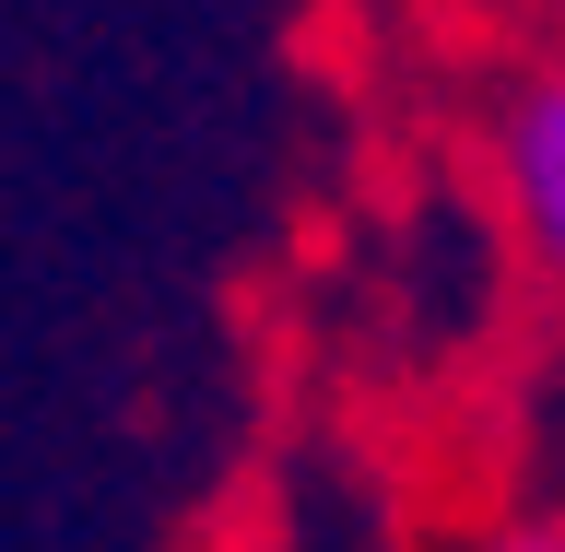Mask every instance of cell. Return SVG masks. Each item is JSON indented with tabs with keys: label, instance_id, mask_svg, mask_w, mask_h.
Returning a JSON list of instances; mask_svg holds the SVG:
<instances>
[{
	"label": "cell",
	"instance_id": "1",
	"mask_svg": "<svg viewBox=\"0 0 565 552\" xmlns=\"http://www.w3.org/2000/svg\"><path fill=\"white\" fill-rule=\"evenodd\" d=\"M494 188H507L519 259L542 271V294L565 306V35H554V59L507 95V118H494Z\"/></svg>",
	"mask_w": 565,
	"mask_h": 552
},
{
	"label": "cell",
	"instance_id": "2",
	"mask_svg": "<svg viewBox=\"0 0 565 552\" xmlns=\"http://www.w3.org/2000/svg\"><path fill=\"white\" fill-rule=\"evenodd\" d=\"M471 552H565V529L554 518H519V529H483Z\"/></svg>",
	"mask_w": 565,
	"mask_h": 552
}]
</instances>
